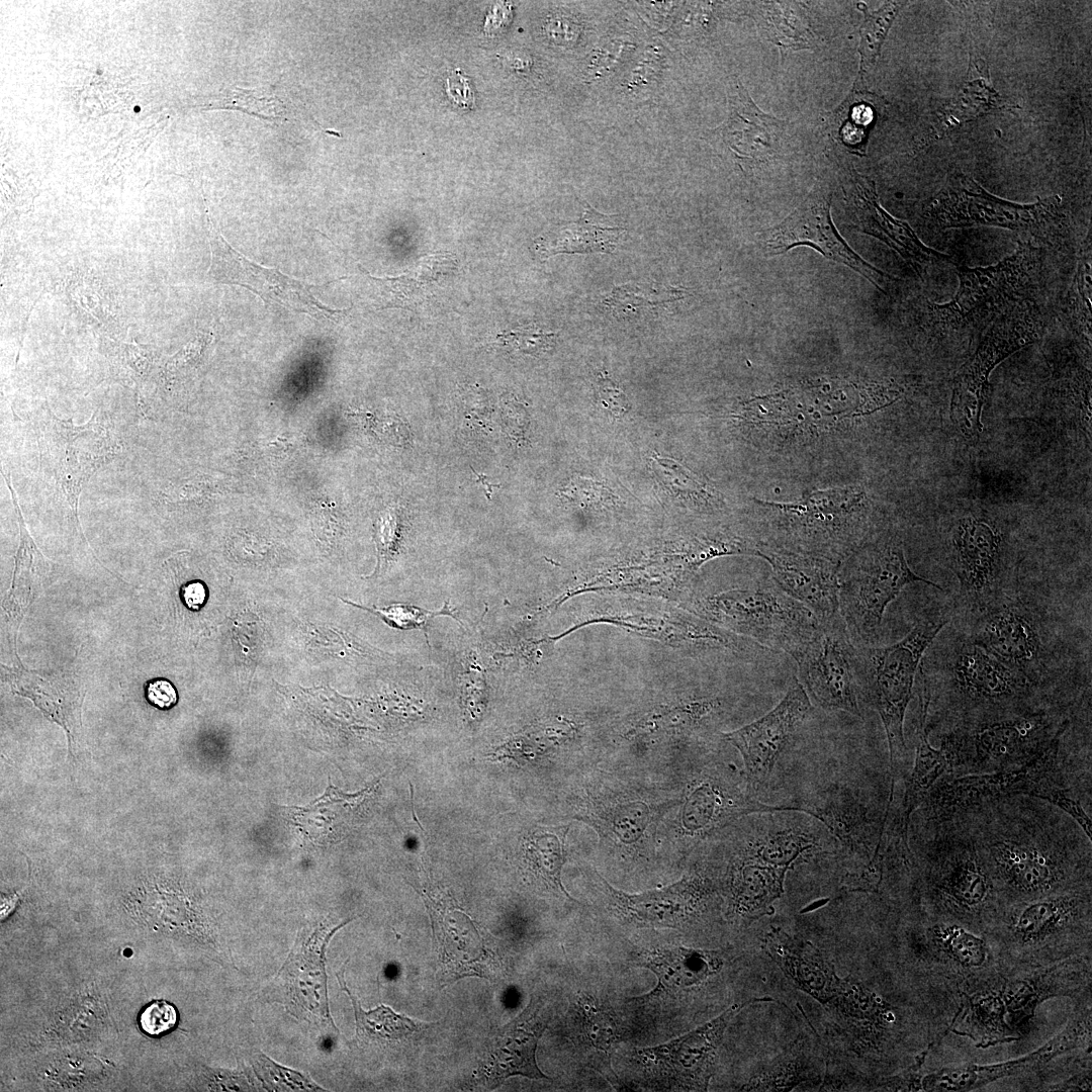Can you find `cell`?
<instances>
[{"label": "cell", "mask_w": 1092, "mask_h": 1092, "mask_svg": "<svg viewBox=\"0 0 1092 1092\" xmlns=\"http://www.w3.org/2000/svg\"><path fill=\"white\" fill-rule=\"evenodd\" d=\"M1067 722L1062 723L1052 739L1027 758L1024 764L992 774L967 776L945 782L931 793V805L940 813L981 805L1016 794L1030 793L1054 766L1061 737Z\"/></svg>", "instance_id": "16"}, {"label": "cell", "mask_w": 1092, "mask_h": 1092, "mask_svg": "<svg viewBox=\"0 0 1092 1092\" xmlns=\"http://www.w3.org/2000/svg\"><path fill=\"white\" fill-rule=\"evenodd\" d=\"M842 563L839 612L847 629L866 641L878 636L887 607L905 586L922 582L941 588L909 567L903 543L894 534L861 544Z\"/></svg>", "instance_id": "4"}, {"label": "cell", "mask_w": 1092, "mask_h": 1092, "mask_svg": "<svg viewBox=\"0 0 1092 1092\" xmlns=\"http://www.w3.org/2000/svg\"><path fill=\"white\" fill-rule=\"evenodd\" d=\"M344 967L336 974V977L342 990L349 996L353 1005L356 1020L355 1039L357 1042L369 1043L401 1039L417 1029L413 1019L394 1012L390 1007L383 1004L373 1010H363L359 1000L346 985Z\"/></svg>", "instance_id": "34"}, {"label": "cell", "mask_w": 1092, "mask_h": 1092, "mask_svg": "<svg viewBox=\"0 0 1092 1092\" xmlns=\"http://www.w3.org/2000/svg\"><path fill=\"white\" fill-rule=\"evenodd\" d=\"M616 905L633 920L654 926H673L682 921L701 897L696 880L684 879L667 888L639 895L613 889L604 881Z\"/></svg>", "instance_id": "24"}, {"label": "cell", "mask_w": 1092, "mask_h": 1092, "mask_svg": "<svg viewBox=\"0 0 1092 1092\" xmlns=\"http://www.w3.org/2000/svg\"><path fill=\"white\" fill-rule=\"evenodd\" d=\"M594 391L599 407L610 418L622 420L631 410V403L623 388L606 372L595 378Z\"/></svg>", "instance_id": "49"}, {"label": "cell", "mask_w": 1092, "mask_h": 1092, "mask_svg": "<svg viewBox=\"0 0 1092 1092\" xmlns=\"http://www.w3.org/2000/svg\"><path fill=\"white\" fill-rule=\"evenodd\" d=\"M350 921L333 928L318 925L300 933L270 986L273 999L284 1004L289 1013L331 1033H338V1029L329 1008L325 954L332 936Z\"/></svg>", "instance_id": "12"}, {"label": "cell", "mask_w": 1092, "mask_h": 1092, "mask_svg": "<svg viewBox=\"0 0 1092 1092\" xmlns=\"http://www.w3.org/2000/svg\"><path fill=\"white\" fill-rule=\"evenodd\" d=\"M792 3L761 5V25L769 39L783 49H805L811 43V32L802 18L794 12Z\"/></svg>", "instance_id": "38"}, {"label": "cell", "mask_w": 1092, "mask_h": 1092, "mask_svg": "<svg viewBox=\"0 0 1092 1092\" xmlns=\"http://www.w3.org/2000/svg\"><path fill=\"white\" fill-rule=\"evenodd\" d=\"M346 604L370 612L382 620L387 626L397 630H422L428 638L427 630L430 622L439 616H449L460 621L455 610L446 602L438 611H430L424 608L407 605L392 604L384 607H366L356 603L345 601Z\"/></svg>", "instance_id": "41"}, {"label": "cell", "mask_w": 1092, "mask_h": 1092, "mask_svg": "<svg viewBox=\"0 0 1092 1092\" xmlns=\"http://www.w3.org/2000/svg\"><path fill=\"white\" fill-rule=\"evenodd\" d=\"M213 341L209 332H199L180 351L172 356L165 366L168 381L175 382L189 375L198 367L202 357Z\"/></svg>", "instance_id": "46"}, {"label": "cell", "mask_w": 1092, "mask_h": 1092, "mask_svg": "<svg viewBox=\"0 0 1092 1092\" xmlns=\"http://www.w3.org/2000/svg\"><path fill=\"white\" fill-rule=\"evenodd\" d=\"M115 359L120 375L135 383L142 382L149 375L154 363L152 351L134 343L121 344Z\"/></svg>", "instance_id": "50"}, {"label": "cell", "mask_w": 1092, "mask_h": 1092, "mask_svg": "<svg viewBox=\"0 0 1092 1092\" xmlns=\"http://www.w3.org/2000/svg\"><path fill=\"white\" fill-rule=\"evenodd\" d=\"M624 229L615 216L605 215L585 205L583 215L571 229L563 231L554 244L543 249L545 254L613 252L623 237Z\"/></svg>", "instance_id": "30"}, {"label": "cell", "mask_w": 1092, "mask_h": 1092, "mask_svg": "<svg viewBox=\"0 0 1092 1092\" xmlns=\"http://www.w3.org/2000/svg\"><path fill=\"white\" fill-rule=\"evenodd\" d=\"M181 600L192 611H198L203 607L207 598V589L202 581H188L181 586Z\"/></svg>", "instance_id": "55"}, {"label": "cell", "mask_w": 1092, "mask_h": 1092, "mask_svg": "<svg viewBox=\"0 0 1092 1092\" xmlns=\"http://www.w3.org/2000/svg\"><path fill=\"white\" fill-rule=\"evenodd\" d=\"M999 100L987 64L981 59H971L966 81L934 120L932 139H940L959 125L998 107Z\"/></svg>", "instance_id": "28"}, {"label": "cell", "mask_w": 1092, "mask_h": 1092, "mask_svg": "<svg viewBox=\"0 0 1092 1092\" xmlns=\"http://www.w3.org/2000/svg\"><path fill=\"white\" fill-rule=\"evenodd\" d=\"M728 100V118L715 132L731 153L753 161L778 155L788 122L757 107L737 79L731 83Z\"/></svg>", "instance_id": "20"}, {"label": "cell", "mask_w": 1092, "mask_h": 1092, "mask_svg": "<svg viewBox=\"0 0 1092 1092\" xmlns=\"http://www.w3.org/2000/svg\"><path fill=\"white\" fill-rule=\"evenodd\" d=\"M849 192L852 228L889 246L904 258L923 279L931 269L949 261V257L924 245L911 226L893 217L881 205L875 182L856 171L851 175Z\"/></svg>", "instance_id": "18"}, {"label": "cell", "mask_w": 1092, "mask_h": 1092, "mask_svg": "<svg viewBox=\"0 0 1092 1092\" xmlns=\"http://www.w3.org/2000/svg\"><path fill=\"white\" fill-rule=\"evenodd\" d=\"M139 1022L145 1033L159 1036L176 1026L178 1012L174 1005L165 1000L154 1001L141 1012Z\"/></svg>", "instance_id": "51"}, {"label": "cell", "mask_w": 1092, "mask_h": 1092, "mask_svg": "<svg viewBox=\"0 0 1092 1092\" xmlns=\"http://www.w3.org/2000/svg\"><path fill=\"white\" fill-rule=\"evenodd\" d=\"M566 502L584 508H601L613 505L615 495L604 484L586 477H572L560 490Z\"/></svg>", "instance_id": "47"}, {"label": "cell", "mask_w": 1092, "mask_h": 1092, "mask_svg": "<svg viewBox=\"0 0 1092 1092\" xmlns=\"http://www.w3.org/2000/svg\"><path fill=\"white\" fill-rule=\"evenodd\" d=\"M226 102L231 108L235 107L250 115L276 124L286 119L285 107L282 101L273 94H261L256 90L238 88Z\"/></svg>", "instance_id": "44"}, {"label": "cell", "mask_w": 1092, "mask_h": 1092, "mask_svg": "<svg viewBox=\"0 0 1092 1092\" xmlns=\"http://www.w3.org/2000/svg\"><path fill=\"white\" fill-rule=\"evenodd\" d=\"M799 812L820 820L845 847L853 849L862 845L868 827L866 811L850 795L835 793L820 806H799Z\"/></svg>", "instance_id": "33"}, {"label": "cell", "mask_w": 1092, "mask_h": 1092, "mask_svg": "<svg viewBox=\"0 0 1092 1092\" xmlns=\"http://www.w3.org/2000/svg\"><path fill=\"white\" fill-rule=\"evenodd\" d=\"M921 679L920 713L917 728V747L914 764L906 783L904 798L897 824V833L904 845H907V832L913 811L925 799L934 782L945 771L948 765L947 754L942 748L935 749L928 740L926 727L927 712L931 693L927 682Z\"/></svg>", "instance_id": "25"}, {"label": "cell", "mask_w": 1092, "mask_h": 1092, "mask_svg": "<svg viewBox=\"0 0 1092 1092\" xmlns=\"http://www.w3.org/2000/svg\"><path fill=\"white\" fill-rule=\"evenodd\" d=\"M1045 728V720L1040 714L1022 715L985 722L976 728L971 738L977 756L982 760H1009L1028 751L1034 753L1045 745L1052 739H1041Z\"/></svg>", "instance_id": "23"}, {"label": "cell", "mask_w": 1092, "mask_h": 1092, "mask_svg": "<svg viewBox=\"0 0 1092 1092\" xmlns=\"http://www.w3.org/2000/svg\"><path fill=\"white\" fill-rule=\"evenodd\" d=\"M945 890L960 906L975 908L987 898L991 886L975 855L969 854L956 864Z\"/></svg>", "instance_id": "39"}, {"label": "cell", "mask_w": 1092, "mask_h": 1092, "mask_svg": "<svg viewBox=\"0 0 1092 1092\" xmlns=\"http://www.w3.org/2000/svg\"><path fill=\"white\" fill-rule=\"evenodd\" d=\"M255 1072L268 1090L274 1091H325L307 1075L283 1067L266 1055L257 1052L253 1056Z\"/></svg>", "instance_id": "43"}, {"label": "cell", "mask_w": 1092, "mask_h": 1092, "mask_svg": "<svg viewBox=\"0 0 1092 1092\" xmlns=\"http://www.w3.org/2000/svg\"><path fill=\"white\" fill-rule=\"evenodd\" d=\"M764 1001L775 1000L765 997L736 1003L716 1019L673 1041L670 1044L673 1050V1068L679 1081L695 1089H706L713 1073L716 1051L727 1024L745 1006Z\"/></svg>", "instance_id": "22"}, {"label": "cell", "mask_w": 1092, "mask_h": 1092, "mask_svg": "<svg viewBox=\"0 0 1092 1092\" xmlns=\"http://www.w3.org/2000/svg\"><path fill=\"white\" fill-rule=\"evenodd\" d=\"M1030 796L1046 800L1064 810L1080 825L1085 834L1091 839V819L1085 813L1082 806L1073 798L1066 795L1064 791L1049 785L1048 782H1043L1030 793Z\"/></svg>", "instance_id": "52"}, {"label": "cell", "mask_w": 1092, "mask_h": 1092, "mask_svg": "<svg viewBox=\"0 0 1092 1092\" xmlns=\"http://www.w3.org/2000/svg\"><path fill=\"white\" fill-rule=\"evenodd\" d=\"M1042 252L1029 243L988 267H958L959 289L944 303L928 304V324L937 331H981L1017 304L1033 300L1042 283Z\"/></svg>", "instance_id": "2"}, {"label": "cell", "mask_w": 1092, "mask_h": 1092, "mask_svg": "<svg viewBox=\"0 0 1092 1092\" xmlns=\"http://www.w3.org/2000/svg\"><path fill=\"white\" fill-rule=\"evenodd\" d=\"M816 836L800 828H784L758 838L746 856L776 868L790 870L800 859L819 849Z\"/></svg>", "instance_id": "35"}, {"label": "cell", "mask_w": 1092, "mask_h": 1092, "mask_svg": "<svg viewBox=\"0 0 1092 1092\" xmlns=\"http://www.w3.org/2000/svg\"><path fill=\"white\" fill-rule=\"evenodd\" d=\"M38 438L42 466L76 513L84 484L118 450L110 422L99 411L83 426L49 413L39 423Z\"/></svg>", "instance_id": "8"}, {"label": "cell", "mask_w": 1092, "mask_h": 1092, "mask_svg": "<svg viewBox=\"0 0 1092 1092\" xmlns=\"http://www.w3.org/2000/svg\"><path fill=\"white\" fill-rule=\"evenodd\" d=\"M943 614L921 617L900 641L883 647L856 648L858 695L880 715L885 728L892 778L891 790L906 764L904 719L913 686L927 648L947 625Z\"/></svg>", "instance_id": "1"}, {"label": "cell", "mask_w": 1092, "mask_h": 1092, "mask_svg": "<svg viewBox=\"0 0 1092 1092\" xmlns=\"http://www.w3.org/2000/svg\"><path fill=\"white\" fill-rule=\"evenodd\" d=\"M568 826L539 828L526 839L525 858L532 874L552 890L572 899L561 884Z\"/></svg>", "instance_id": "32"}, {"label": "cell", "mask_w": 1092, "mask_h": 1092, "mask_svg": "<svg viewBox=\"0 0 1092 1092\" xmlns=\"http://www.w3.org/2000/svg\"><path fill=\"white\" fill-rule=\"evenodd\" d=\"M831 191L815 184L789 216L766 232L762 241L764 253L776 256L797 246H810L824 257L854 270L885 293L882 283L891 277L864 261L841 238L831 218Z\"/></svg>", "instance_id": "13"}, {"label": "cell", "mask_w": 1092, "mask_h": 1092, "mask_svg": "<svg viewBox=\"0 0 1092 1092\" xmlns=\"http://www.w3.org/2000/svg\"><path fill=\"white\" fill-rule=\"evenodd\" d=\"M472 471H473L474 475L477 476L476 477L477 482L481 483V485L484 487L485 494H486L487 498L490 499V494L492 493L491 492L492 489L494 487H499V485L488 482L486 475L479 474V473L475 472V470L473 468H472Z\"/></svg>", "instance_id": "56"}, {"label": "cell", "mask_w": 1092, "mask_h": 1092, "mask_svg": "<svg viewBox=\"0 0 1092 1092\" xmlns=\"http://www.w3.org/2000/svg\"><path fill=\"white\" fill-rule=\"evenodd\" d=\"M763 948L796 988L825 1004L835 997L847 998L856 985L837 977L833 964L811 942L771 927Z\"/></svg>", "instance_id": "19"}, {"label": "cell", "mask_w": 1092, "mask_h": 1092, "mask_svg": "<svg viewBox=\"0 0 1092 1092\" xmlns=\"http://www.w3.org/2000/svg\"><path fill=\"white\" fill-rule=\"evenodd\" d=\"M644 960V966L669 988L698 984L718 972L722 966L715 952L685 947L657 949Z\"/></svg>", "instance_id": "29"}, {"label": "cell", "mask_w": 1092, "mask_h": 1092, "mask_svg": "<svg viewBox=\"0 0 1092 1092\" xmlns=\"http://www.w3.org/2000/svg\"><path fill=\"white\" fill-rule=\"evenodd\" d=\"M1074 907V899L1070 897H1055L1027 905L1013 924L1015 937L1022 942L1039 941L1056 930Z\"/></svg>", "instance_id": "36"}, {"label": "cell", "mask_w": 1092, "mask_h": 1092, "mask_svg": "<svg viewBox=\"0 0 1092 1092\" xmlns=\"http://www.w3.org/2000/svg\"><path fill=\"white\" fill-rule=\"evenodd\" d=\"M974 616L968 637L1035 684L1045 672L1049 651L1031 607L1015 590Z\"/></svg>", "instance_id": "11"}, {"label": "cell", "mask_w": 1092, "mask_h": 1092, "mask_svg": "<svg viewBox=\"0 0 1092 1092\" xmlns=\"http://www.w3.org/2000/svg\"><path fill=\"white\" fill-rule=\"evenodd\" d=\"M1043 320L1033 300L1023 301L997 317L975 353L960 367L952 380L950 419L967 438L983 431L982 411L989 376L1008 356L1037 341Z\"/></svg>", "instance_id": "6"}, {"label": "cell", "mask_w": 1092, "mask_h": 1092, "mask_svg": "<svg viewBox=\"0 0 1092 1092\" xmlns=\"http://www.w3.org/2000/svg\"><path fill=\"white\" fill-rule=\"evenodd\" d=\"M863 82L855 80L846 99L834 112L833 123L836 138L856 155H864L870 130L882 108L883 100L862 88Z\"/></svg>", "instance_id": "31"}, {"label": "cell", "mask_w": 1092, "mask_h": 1092, "mask_svg": "<svg viewBox=\"0 0 1092 1092\" xmlns=\"http://www.w3.org/2000/svg\"><path fill=\"white\" fill-rule=\"evenodd\" d=\"M813 711L810 697L795 677L781 702L757 720L723 734L740 752L748 784L769 779L787 743Z\"/></svg>", "instance_id": "15"}, {"label": "cell", "mask_w": 1092, "mask_h": 1092, "mask_svg": "<svg viewBox=\"0 0 1092 1092\" xmlns=\"http://www.w3.org/2000/svg\"><path fill=\"white\" fill-rule=\"evenodd\" d=\"M756 555L768 562L780 587L807 607L818 621L840 613V563L762 544H757Z\"/></svg>", "instance_id": "17"}, {"label": "cell", "mask_w": 1092, "mask_h": 1092, "mask_svg": "<svg viewBox=\"0 0 1092 1092\" xmlns=\"http://www.w3.org/2000/svg\"><path fill=\"white\" fill-rule=\"evenodd\" d=\"M938 665L944 685L967 706L995 708L1017 702L1034 687L968 636L949 646Z\"/></svg>", "instance_id": "14"}, {"label": "cell", "mask_w": 1092, "mask_h": 1092, "mask_svg": "<svg viewBox=\"0 0 1092 1092\" xmlns=\"http://www.w3.org/2000/svg\"><path fill=\"white\" fill-rule=\"evenodd\" d=\"M207 219L210 244L207 280L245 287L266 303L305 313L318 321L338 323L346 314V309L332 308L318 300L312 293L316 286L246 258L226 242L209 216Z\"/></svg>", "instance_id": "10"}, {"label": "cell", "mask_w": 1092, "mask_h": 1092, "mask_svg": "<svg viewBox=\"0 0 1092 1092\" xmlns=\"http://www.w3.org/2000/svg\"><path fill=\"white\" fill-rule=\"evenodd\" d=\"M943 944L950 957L963 967L982 966L986 959V945L982 938L960 927L943 931Z\"/></svg>", "instance_id": "45"}, {"label": "cell", "mask_w": 1092, "mask_h": 1092, "mask_svg": "<svg viewBox=\"0 0 1092 1092\" xmlns=\"http://www.w3.org/2000/svg\"><path fill=\"white\" fill-rule=\"evenodd\" d=\"M145 696L152 706L161 710L171 709L178 701L175 687L166 678L148 680L145 685Z\"/></svg>", "instance_id": "53"}, {"label": "cell", "mask_w": 1092, "mask_h": 1092, "mask_svg": "<svg viewBox=\"0 0 1092 1092\" xmlns=\"http://www.w3.org/2000/svg\"><path fill=\"white\" fill-rule=\"evenodd\" d=\"M788 870L745 857L735 866L731 890L734 908L749 918L774 913V902L784 893Z\"/></svg>", "instance_id": "27"}, {"label": "cell", "mask_w": 1092, "mask_h": 1092, "mask_svg": "<svg viewBox=\"0 0 1092 1092\" xmlns=\"http://www.w3.org/2000/svg\"><path fill=\"white\" fill-rule=\"evenodd\" d=\"M944 547L967 611L976 615L1016 590L1004 564L1003 535L991 521L972 515L956 520L947 531Z\"/></svg>", "instance_id": "7"}, {"label": "cell", "mask_w": 1092, "mask_h": 1092, "mask_svg": "<svg viewBox=\"0 0 1092 1092\" xmlns=\"http://www.w3.org/2000/svg\"><path fill=\"white\" fill-rule=\"evenodd\" d=\"M555 338V334L530 325L505 331L496 339L502 346L525 354L537 355L548 351L554 345Z\"/></svg>", "instance_id": "48"}, {"label": "cell", "mask_w": 1092, "mask_h": 1092, "mask_svg": "<svg viewBox=\"0 0 1092 1092\" xmlns=\"http://www.w3.org/2000/svg\"><path fill=\"white\" fill-rule=\"evenodd\" d=\"M703 607L714 620L736 633L791 656L818 627L814 614L777 582L712 596Z\"/></svg>", "instance_id": "5"}, {"label": "cell", "mask_w": 1092, "mask_h": 1092, "mask_svg": "<svg viewBox=\"0 0 1092 1092\" xmlns=\"http://www.w3.org/2000/svg\"><path fill=\"white\" fill-rule=\"evenodd\" d=\"M798 681L823 709L861 717L856 681V647L840 615L818 621L812 637L792 656Z\"/></svg>", "instance_id": "9"}, {"label": "cell", "mask_w": 1092, "mask_h": 1092, "mask_svg": "<svg viewBox=\"0 0 1092 1092\" xmlns=\"http://www.w3.org/2000/svg\"><path fill=\"white\" fill-rule=\"evenodd\" d=\"M447 93L450 99L461 107H472L474 104L473 92L468 80L457 71L447 78Z\"/></svg>", "instance_id": "54"}, {"label": "cell", "mask_w": 1092, "mask_h": 1092, "mask_svg": "<svg viewBox=\"0 0 1092 1092\" xmlns=\"http://www.w3.org/2000/svg\"><path fill=\"white\" fill-rule=\"evenodd\" d=\"M1068 314L1073 330L1091 345V267L1083 260L1068 294Z\"/></svg>", "instance_id": "42"}, {"label": "cell", "mask_w": 1092, "mask_h": 1092, "mask_svg": "<svg viewBox=\"0 0 1092 1092\" xmlns=\"http://www.w3.org/2000/svg\"><path fill=\"white\" fill-rule=\"evenodd\" d=\"M548 1016L534 1000L494 1035L489 1048L487 1080L496 1085L507 1078L522 1075L530 1079H548L537 1066V1042L548 1024Z\"/></svg>", "instance_id": "21"}, {"label": "cell", "mask_w": 1092, "mask_h": 1092, "mask_svg": "<svg viewBox=\"0 0 1092 1092\" xmlns=\"http://www.w3.org/2000/svg\"><path fill=\"white\" fill-rule=\"evenodd\" d=\"M651 467L660 483L680 499L707 505L715 498L704 482L673 459L653 456Z\"/></svg>", "instance_id": "40"}, {"label": "cell", "mask_w": 1092, "mask_h": 1092, "mask_svg": "<svg viewBox=\"0 0 1092 1092\" xmlns=\"http://www.w3.org/2000/svg\"><path fill=\"white\" fill-rule=\"evenodd\" d=\"M926 214L939 229L992 225L1019 232L1061 249L1070 238V222L1059 196L1018 204L988 193L964 174L949 178L929 202Z\"/></svg>", "instance_id": "3"}, {"label": "cell", "mask_w": 1092, "mask_h": 1092, "mask_svg": "<svg viewBox=\"0 0 1092 1092\" xmlns=\"http://www.w3.org/2000/svg\"><path fill=\"white\" fill-rule=\"evenodd\" d=\"M905 4L906 2L900 1L886 2L876 11L869 10L864 3L857 4V8L863 12V21L859 29L860 62L856 79L863 82L864 76L874 68L886 35Z\"/></svg>", "instance_id": "37"}, {"label": "cell", "mask_w": 1092, "mask_h": 1092, "mask_svg": "<svg viewBox=\"0 0 1092 1092\" xmlns=\"http://www.w3.org/2000/svg\"><path fill=\"white\" fill-rule=\"evenodd\" d=\"M992 850L1000 875L1017 891L1042 893L1059 880L1054 859L1034 846L1002 841L995 844Z\"/></svg>", "instance_id": "26"}]
</instances>
